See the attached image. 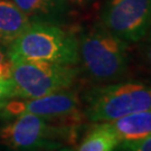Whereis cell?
<instances>
[{"instance_id": "1", "label": "cell", "mask_w": 151, "mask_h": 151, "mask_svg": "<svg viewBox=\"0 0 151 151\" xmlns=\"http://www.w3.org/2000/svg\"><path fill=\"white\" fill-rule=\"evenodd\" d=\"M78 63L92 81L106 84L122 78L129 67L128 43L99 22L80 32Z\"/></svg>"}, {"instance_id": "2", "label": "cell", "mask_w": 151, "mask_h": 151, "mask_svg": "<svg viewBox=\"0 0 151 151\" xmlns=\"http://www.w3.org/2000/svg\"><path fill=\"white\" fill-rule=\"evenodd\" d=\"M7 48L10 60L78 64L77 37L60 25L32 22Z\"/></svg>"}, {"instance_id": "3", "label": "cell", "mask_w": 151, "mask_h": 151, "mask_svg": "<svg viewBox=\"0 0 151 151\" xmlns=\"http://www.w3.org/2000/svg\"><path fill=\"white\" fill-rule=\"evenodd\" d=\"M85 118L110 122L140 111L151 110V86L140 82L106 83L92 87L83 96Z\"/></svg>"}, {"instance_id": "4", "label": "cell", "mask_w": 151, "mask_h": 151, "mask_svg": "<svg viewBox=\"0 0 151 151\" xmlns=\"http://www.w3.org/2000/svg\"><path fill=\"white\" fill-rule=\"evenodd\" d=\"M11 62L9 80L12 83L14 99H34L70 88L80 74L76 65L42 60Z\"/></svg>"}, {"instance_id": "5", "label": "cell", "mask_w": 151, "mask_h": 151, "mask_svg": "<svg viewBox=\"0 0 151 151\" xmlns=\"http://www.w3.org/2000/svg\"><path fill=\"white\" fill-rule=\"evenodd\" d=\"M74 128L34 114H20L0 128V143L15 151L54 150L74 138Z\"/></svg>"}, {"instance_id": "6", "label": "cell", "mask_w": 151, "mask_h": 151, "mask_svg": "<svg viewBox=\"0 0 151 151\" xmlns=\"http://www.w3.org/2000/svg\"><path fill=\"white\" fill-rule=\"evenodd\" d=\"M25 113L54 123L74 125L81 120V99L77 92L70 88L34 99H11L0 110V118L10 120Z\"/></svg>"}, {"instance_id": "7", "label": "cell", "mask_w": 151, "mask_h": 151, "mask_svg": "<svg viewBox=\"0 0 151 151\" xmlns=\"http://www.w3.org/2000/svg\"><path fill=\"white\" fill-rule=\"evenodd\" d=\"M100 24L127 43L140 42L151 28V0H105Z\"/></svg>"}, {"instance_id": "8", "label": "cell", "mask_w": 151, "mask_h": 151, "mask_svg": "<svg viewBox=\"0 0 151 151\" xmlns=\"http://www.w3.org/2000/svg\"><path fill=\"white\" fill-rule=\"evenodd\" d=\"M32 22L63 25L72 14L68 0H11Z\"/></svg>"}, {"instance_id": "9", "label": "cell", "mask_w": 151, "mask_h": 151, "mask_svg": "<svg viewBox=\"0 0 151 151\" xmlns=\"http://www.w3.org/2000/svg\"><path fill=\"white\" fill-rule=\"evenodd\" d=\"M106 123L120 142L143 139L151 135V110L128 114Z\"/></svg>"}, {"instance_id": "10", "label": "cell", "mask_w": 151, "mask_h": 151, "mask_svg": "<svg viewBox=\"0 0 151 151\" xmlns=\"http://www.w3.org/2000/svg\"><path fill=\"white\" fill-rule=\"evenodd\" d=\"M30 20L11 0H0V44L8 47L26 28Z\"/></svg>"}, {"instance_id": "11", "label": "cell", "mask_w": 151, "mask_h": 151, "mask_svg": "<svg viewBox=\"0 0 151 151\" xmlns=\"http://www.w3.org/2000/svg\"><path fill=\"white\" fill-rule=\"evenodd\" d=\"M120 143L106 122H97L82 140L77 151H114Z\"/></svg>"}, {"instance_id": "12", "label": "cell", "mask_w": 151, "mask_h": 151, "mask_svg": "<svg viewBox=\"0 0 151 151\" xmlns=\"http://www.w3.org/2000/svg\"><path fill=\"white\" fill-rule=\"evenodd\" d=\"M114 151H151V135L134 141H122Z\"/></svg>"}, {"instance_id": "13", "label": "cell", "mask_w": 151, "mask_h": 151, "mask_svg": "<svg viewBox=\"0 0 151 151\" xmlns=\"http://www.w3.org/2000/svg\"><path fill=\"white\" fill-rule=\"evenodd\" d=\"M140 42H142L140 45L141 57L147 67L151 70V28Z\"/></svg>"}, {"instance_id": "14", "label": "cell", "mask_w": 151, "mask_h": 151, "mask_svg": "<svg viewBox=\"0 0 151 151\" xmlns=\"http://www.w3.org/2000/svg\"><path fill=\"white\" fill-rule=\"evenodd\" d=\"M14 99L12 95V83L10 80L0 81V110L6 105L9 100Z\"/></svg>"}, {"instance_id": "15", "label": "cell", "mask_w": 151, "mask_h": 151, "mask_svg": "<svg viewBox=\"0 0 151 151\" xmlns=\"http://www.w3.org/2000/svg\"><path fill=\"white\" fill-rule=\"evenodd\" d=\"M8 60H9L8 48H7L6 46L0 44V65L2 64V63H5V62H7Z\"/></svg>"}, {"instance_id": "16", "label": "cell", "mask_w": 151, "mask_h": 151, "mask_svg": "<svg viewBox=\"0 0 151 151\" xmlns=\"http://www.w3.org/2000/svg\"><path fill=\"white\" fill-rule=\"evenodd\" d=\"M72 5L76 6H87L90 5L91 2H93L94 0H68Z\"/></svg>"}, {"instance_id": "17", "label": "cell", "mask_w": 151, "mask_h": 151, "mask_svg": "<svg viewBox=\"0 0 151 151\" xmlns=\"http://www.w3.org/2000/svg\"><path fill=\"white\" fill-rule=\"evenodd\" d=\"M58 151H75L74 149H72V148H62L60 150Z\"/></svg>"}]
</instances>
